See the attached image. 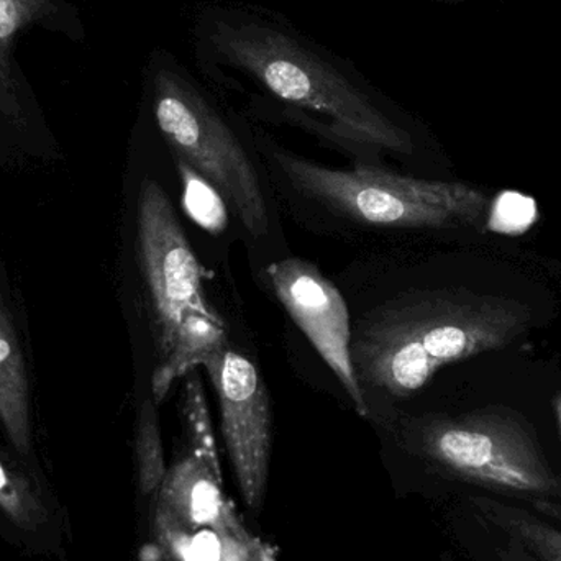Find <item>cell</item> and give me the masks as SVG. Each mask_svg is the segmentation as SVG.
I'll list each match as a JSON object with an SVG mask.
<instances>
[{
  "label": "cell",
  "mask_w": 561,
  "mask_h": 561,
  "mask_svg": "<svg viewBox=\"0 0 561 561\" xmlns=\"http://www.w3.org/2000/svg\"><path fill=\"white\" fill-rule=\"evenodd\" d=\"M194 65L213 89L243 92L290 121L371 150L411 157L414 125L345 56L286 15L252 2H209L190 28Z\"/></svg>",
  "instance_id": "6da1fadb"
},
{
  "label": "cell",
  "mask_w": 561,
  "mask_h": 561,
  "mask_svg": "<svg viewBox=\"0 0 561 561\" xmlns=\"http://www.w3.org/2000/svg\"><path fill=\"white\" fill-rule=\"evenodd\" d=\"M527 304L465 287L409 290L368 310L352 332L363 394L409 398L438 369L506 348L533 325Z\"/></svg>",
  "instance_id": "7a4b0ae2"
},
{
  "label": "cell",
  "mask_w": 561,
  "mask_h": 561,
  "mask_svg": "<svg viewBox=\"0 0 561 561\" xmlns=\"http://www.w3.org/2000/svg\"><path fill=\"white\" fill-rule=\"evenodd\" d=\"M151 121L174 161L206 178L253 239L268 233V209L255 164L213 89L173 51L153 48L144 65Z\"/></svg>",
  "instance_id": "3957f363"
},
{
  "label": "cell",
  "mask_w": 561,
  "mask_h": 561,
  "mask_svg": "<svg viewBox=\"0 0 561 561\" xmlns=\"http://www.w3.org/2000/svg\"><path fill=\"white\" fill-rule=\"evenodd\" d=\"M409 447L438 471L501 500L561 501V474L533 425L503 405L425 415L405 424Z\"/></svg>",
  "instance_id": "277c9868"
},
{
  "label": "cell",
  "mask_w": 561,
  "mask_h": 561,
  "mask_svg": "<svg viewBox=\"0 0 561 561\" xmlns=\"http://www.w3.org/2000/svg\"><path fill=\"white\" fill-rule=\"evenodd\" d=\"M268 147L273 160L299 193L358 222L396 229H444L481 227L486 216V194L468 184L417 180L373 167L330 170L276 145Z\"/></svg>",
  "instance_id": "5b68a950"
},
{
  "label": "cell",
  "mask_w": 561,
  "mask_h": 561,
  "mask_svg": "<svg viewBox=\"0 0 561 561\" xmlns=\"http://www.w3.org/2000/svg\"><path fill=\"white\" fill-rule=\"evenodd\" d=\"M137 250L158 358L173 345L191 313L219 316L204 293V266L197 260L167 191L157 181L141 183L137 209Z\"/></svg>",
  "instance_id": "8992f818"
},
{
  "label": "cell",
  "mask_w": 561,
  "mask_h": 561,
  "mask_svg": "<svg viewBox=\"0 0 561 561\" xmlns=\"http://www.w3.org/2000/svg\"><path fill=\"white\" fill-rule=\"evenodd\" d=\"M201 368L216 389L224 440L243 501L259 511L265 500L272 457V408L259 368L242 353L224 346Z\"/></svg>",
  "instance_id": "52a82bcc"
},
{
  "label": "cell",
  "mask_w": 561,
  "mask_h": 561,
  "mask_svg": "<svg viewBox=\"0 0 561 561\" xmlns=\"http://www.w3.org/2000/svg\"><path fill=\"white\" fill-rule=\"evenodd\" d=\"M276 297L327 363L359 415L368 414L365 394L353 368L350 313L340 290L312 263L286 259L266 270Z\"/></svg>",
  "instance_id": "ba28073f"
},
{
  "label": "cell",
  "mask_w": 561,
  "mask_h": 561,
  "mask_svg": "<svg viewBox=\"0 0 561 561\" xmlns=\"http://www.w3.org/2000/svg\"><path fill=\"white\" fill-rule=\"evenodd\" d=\"M42 28L84 38L79 10L69 0H0V124L23 128L28 115V84L16 61V43L28 30Z\"/></svg>",
  "instance_id": "9c48e42d"
},
{
  "label": "cell",
  "mask_w": 561,
  "mask_h": 561,
  "mask_svg": "<svg viewBox=\"0 0 561 561\" xmlns=\"http://www.w3.org/2000/svg\"><path fill=\"white\" fill-rule=\"evenodd\" d=\"M157 524L183 530H216L220 536H249L224 500L222 477L194 454L168 470L160 488Z\"/></svg>",
  "instance_id": "30bf717a"
},
{
  "label": "cell",
  "mask_w": 561,
  "mask_h": 561,
  "mask_svg": "<svg viewBox=\"0 0 561 561\" xmlns=\"http://www.w3.org/2000/svg\"><path fill=\"white\" fill-rule=\"evenodd\" d=\"M468 503L478 517L513 537L530 556L561 561V501L501 500L477 491Z\"/></svg>",
  "instance_id": "8fae6325"
},
{
  "label": "cell",
  "mask_w": 561,
  "mask_h": 561,
  "mask_svg": "<svg viewBox=\"0 0 561 561\" xmlns=\"http://www.w3.org/2000/svg\"><path fill=\"white\" fill-rule=\"evenodd\" d=\"M0 424L20 454H28L30 392L12 313L0 294Z\"/></svg>",
  "instance_id": "7c38bea8"
},
{
  "label": "cell",
  "mask_w": 561,
  "mask_h": 561,
  "mask_svg": "<svg viewBox=\"0 0 561 561\" xmlns=\"http://www.w3.org/2000/svg\"><path fill=\"white\" fill-rule=\"evenodd\" d=\"M227 345L226 323L219 316L191 313L174 335L170 352L154 368L151 379L153 401L160 404L181 376L197 369L201 363Z\"/></svg>",
  "instance_id": "4fadbf2b"
},
{
  "label": "cell",
  "mask_w": 561,
  "mask_h": 561,
  "mask_svg": "<svg viewBox=\"0 0 561 561\" xmlns=\"http://www.w3.org/2000/svg\"><path fill=\"white\" fill-rule=\"evenodd\" d=\"M184 427L190 437L191 454L199 457L210 470L220 473L219 455H217L216 438L210 424L209 408L197 369L187 373L181 394Z\"/></svg>",
  "instance_id": "5bb4252c"
},
{
  "label": "cell",
  "mask_w": 561,
  "mask_h": 561,
  "mask_svg": "<svg viewBox=\"0 0 561 561\" xmlns=\"http://www.w3.org/2000/svg\"><path fill=\"white\" fill-rule=\"evenodd\" d=\"M138 481L145 494L160 490L168 470L164 465L163 442L158 422L157 402L145 399L138 412L137 434H135Z\"/></svg>",
  "instance_id": "9a60e30c"
},
{
  "label": "cell",
  "mask_w": 561,
  "mask_h": 561,
  "mask_svg": "<svg viewBox=\"0 0 561 561\" xmlns=\"http://www.w3.org/2000/svg\"><path fill=\"white\" fill-rule=\"evenodd\" d=\"M178 174L183 186V206L191 219L213 236L226 230L229 214L227 204L219 191L197 174L193 168L176 161Z\"/></svg>",
  "instance_id": "2e32d148"
},
{
  "label": "cell",
  "mask_w": 561,
  "mask_h": 561,
  "mask_svg": "<svg viewBox=\"0 0 561 561\" xmlns=\"http://www.w3.org/2000/svg\"><path fill=\"white\" fill-rule=\"evenodd\" d=\"M467 529V549L473 561H540L530 556L513 537L501 533L486 520L478 517L473 511Z\"/></svg>",
  "instance_id": "e0dca14e"
},
{
  "label": "cell",
  "mask_w": 561,
  "mask_h": 561,
  "mask_svg": "<svg viewBox=\"0 0 561 561\" xmlns=\"http://www.w3.org/2000/svg\"><path fill=\"white\" fill-rule=\"evenodd\" d=\"M157 526L161 542L173 552L178 561H220L226 540L237 537L220 536L216 530H183L160 524Z\"/></svg>",
  "instance_id": "ac0fdd59"
},
{
  "label": "cell",
  "mask_w": 561,
  "mask_h": 561,
  "mask_svg": "<svg viewBox=\"0 0 561 561\" xmlns=\"http://www.w3.org/2000/svg\"><path fill=\"white\" fill-rule=\"evenodd\" d=\"M0 510L16 524L32 527L38 519V507L30 496L28 490L10 473L0 460Z\"/></svg>",
  "instance_id": "d6986e66"
},
{
  "label": "cell",
  "mask_w": 561,
  "mask_h": 561,
  "mask_svg": "<svg viewBox=\"0 0 561 561\" xmlns=\"http://www.w3.org/2000/svg\"><path fill=\"white\" fill-rule=\"evenodd\" d=\"M220 561H263L262 550L252 537H229Z\"/></svg>",
  "instance_id": "ffe728a7"
},
{
  "label": "cell",
  "mask_w": 561,
  "mask_h": 561,
  "mask_svg": "<svg viewBox=\"0 0 561 561\" xmlns=\"http://www.w3.org/2000/svg\"><path fill=\"white\" fill-rule=\"evenodd\" d=\"M553 411H556L557 424H559L561 434V391L557 392L553 398Z\"/></svg>",
  "instance_id": "44dd1931"
},
{
  "label": "cell",
  "mask_w": 561,
  "mask_h": 561,
  "mask_svg": "<svg viewBox=\"0 0 561 561\" xmlns=\"http://www.w3.org/2000/svg\"><path fill=\"white\" fill-rule=\"evenodd\" d=\"M431 2L438 3V5H460L465 0H431Z\"/></svg>",
  "instance_id": "7402d4cb"
}]
</instances>
